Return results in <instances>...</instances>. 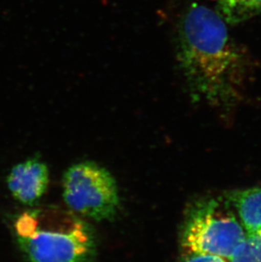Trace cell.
I'll return each mask as SVG.
<instances>
[{"label":"cell","instance_id":"7","mask_svg":"<svg viewBox=\"0 0 261 262\" xmlns=\"http://www.w3.org/2000/svg\"><path fill=\"white\" fill-rule=\"evenodd\" d=\"M218 13L227 24H236L259 15L261 0H217Z\"/></svg>","mask_w":261,"mask_h":262},{"label":"cell","instance_id":"9","mask_svg":"<svg viewBox=\"0 0 261 262\" xmlns=\"http://www.w3.org/2000/svg\"><path fill=\"white\" fill-rule=\"evenodd\" d=\"M183 258L182 262H227L224 258L213 255L191 254V255H183Z\"/></svg>","mask_w":261,"mask_h":262},{"label":"cell","instance_id":"3","mask_svg":"<svg viewBox=\"0 0 261 262\" xmlns=\"http://www.w3.org/2000/svg\"><path fill=\"white\" fill-rule=\"evenodd\" d=\"M246 235L228 201L206 199L188 210L181 231V247L183 255H213L230 260Z\"/></svg>","mask_w":261,"mask_h":262},{"label":"cell","instance_id":"4","mask_svg":"<svg viewBox=\"0 0 261 262\" xmlns=\"http://www.w3.org/2000/svg\"><path fill=\"white\" fill-rule=\"evenodd\" d=\"M67 208L79 216L91 220H111L120 205L118 188L111 172L93 161L70 166L62 181Z\"/></svg>","mask_w":261,"mask_h":262},{"label":"cell","instance_id":"8","mask_svg":"<svg viewBox=\"0 0 261 262\" xmlns=\"http://www.w3.org/2000/svg\"><path fill=\"white\" fill-rule=\"evenodd\" d=\"M231 262H261V234H247Z\"/></svg>","mask_w":261,"mask_h":262},{"label":"cell","instance_id":"5","mask_svg":"<svg viewBox=\"0 0 261 262\" xmlns=\"http://www.w3.org/2000/svg\"><path fill=\"white\" fill-rule=\"evenodd\" d=\"M50 184L47 165L37 157L16 164L8 175L7 185L15 201L33 206L45 195Z\"/></svg>","mask_w":261,"mask_h":262},{"label":"cell","instance_id":"6","mask_svg":"<svg viewBox=\"0 0 261 262\" xmlns=\"http://www.w3.org/2000/svg\"><path fill=\"white\" fill-rule=\"evenodd\" d=\"M246 234H261V187L237 190L227 196Z\"/></svg>","mask_w":261,"mask_h":262},{"label":"cell","instance_id":"1","mask_svg":"<svg viewBox=\"0 0 261 262\" xmlns=\"http://www.w3.org/2000/svg\"><path fill=\"white\" fill-rule=\"evenodd\" d=\"M227 25L218 11L193 4L178 29L181 72L192 96L211 106H232L245 86V55Z\"/></svg>","mask_w":261,"mask_h":262},{"label":"cell","instance_id":"2","mask_svg":"<svg viewBox=\"0 0 261 262\" xmlns=\"http://www.w3.org/2000/svg\"><path fill=\"white\" fill-rule=\"evenodd\" d=\"M15 233L28 262H94L96 256L94 228L68 208L26 210L15 220Z\"/></svg>","mask_w":261,"mask_h":262}]
</instances>
